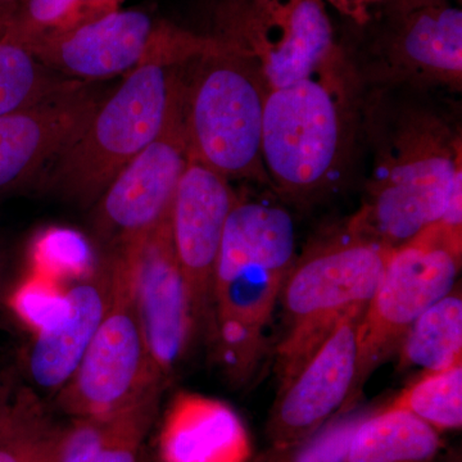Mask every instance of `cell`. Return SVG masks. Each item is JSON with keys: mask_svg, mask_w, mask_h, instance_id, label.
<instances>
[{"mask_svg": "<svg viewBox=\"0 0 462 462\" xmlns=\"http://www.w3.org/2000/svg\"><path fill=\"white\" fill-rule=\"evenodd\" d=\"M188 162L181 100L162 133L117 173L97 200L99 230L118 245L170 220Z\"/></svg>", "mask_w": 462, "mask_h": 462, "instance_id": "4fadbf2b", "label": "cell"}, {"mask_svg": "<svg viewBox=\"0 0 462 462\" xmlns=\"http://www.w3.org/2000/svg\"><path fill=\"white\" fill-rule=\"evenodd\" d=\"M32 272L62 284L85 281L97 270L91 263L89 248L80 236L71 231L53 230L36 243Z\"/></svg>", "mask_w": 462, "mask_h": 462, "instance_id": "83f0119b", "label": "cell"}, {"mask_svg": "<svg viewBox=\"0 0 462 462\" xmlns=\"http://www.w3.org/2000/svg\"><path fill=\"white\" fill-rule=\"evenodd\" d=\"M81 81L48 69L23 42L0 26V116L29 107Z\"/></svg>", "mask_w": 462, "mask_h": 462, "instance_id": "7402d4cb", "label": "cell"}, {"mask_svg": "<svg viewBox=\"0 0 462 462\" xmlns=\"http://www.w3.org/2000/svg\"><path fill=\"white\" fill-rule=\"evenodd\" d=\"M369 410H354L334 416L303 439L273 446L257 462H345L349 442Z\"/></svg>", "mask_w": 462, "mask_h": 462, "instance_id": "484cf974", "label": "cell"}, {"mask_svg": "<svg viewBox=\"0 0 462 462\" xmlns=\"http://www.w3.org/2000/svg\"><path fill=\"white\" fill-rule=\"evenodd\" d=\"M400 369L439 372L462 364V296L455 287L422 312L403 337Z\"/></svg>", "mask_w": 462, "mask_h": 462, "instance_id": "44dd1931", "label": "cell"}, {"mask_svg": "<svg viewBox=\"0 0 462 462\" xmlns=\"http://www.w3.org/2000/svg\"><path fill=\"white\" fill-rule=\"evenodd\" d=\"M116 252L129 270L149 355L166 380L184 358L194 329L189 293L173 251L171 223L167 220L118 245Z\"/></svg>", "mask_w": 462, "mask_h": 462, "instance_id": "7c38bea8", "label": "cell"}, {"mask_svg": "<svg viewBox=\"0 0 462 462\" xmlns=\"http://www.w3.org/2000/svg\"><path fill=\"white\" fill-rule=\"evenodd\" d=\"M107 312L83 360L57 393V404L76 418L107 415L160 397L163 376L152 361L134 305L132 281L123 258L109 261Z\"/></svg>", "mask_w": 462, "mask_h": 462, "instance_id": "9c48e42d", "label": "cell"}, {"mask_svg": "<svg viewBox=\"0 0 462 462\" xmlns=\"http://www.w3.org/2000/svg\"><path fill=\"white\" fill-rule=\"evenodd\" d=\"M461 234L436 224L391 249L384 272L358 325L357 385L400 346L416 319L456 287Z\"/></svg>", "mask_w": 462, "mask_h": 462, "instance_id": "30bf717a", "label": "cell"}, {"mask_svg": "<svg viewBox=\"0 0 462 462\" xmlns=\"http://www.w3.org/2000/svg\"><path fill=\"white\" fill-rule=\"evenodd\" d=\"M389 252L346 229L297 258L281 296L287 322L278 351L281 384L300 369L346 314L367 306Z\"/></svg>", "mask_w": 462, "mask_h": 462, "instance_id": "8992f818", "label": "cell"}, {"mask_svg": "<svg viewBox=\"0 0 462 462\" xmlns=\"http://www.w3.org/2000/svg\"><path fill=\"white\" fill-rule=\"evenodd\" d=\"M27 0H0V26H5L16 16Z\"/></svg>", "mask_w": 462, "mask_h": 462, "instance_id": "f546056e", "label": "cell"}, {"mask_svg": "<svg viewBox=\"0 0 462 462\" xmlns=\"http://www.w3.org/2000/svg\"><path fill=\"white\" fill-rule=\"evenodd\" d=\"M433 462H460V461H458L457 457H448V458H445V460H439V461H437V458H436V460H434Z\"/></svg>", "mask_w": 462, "mask_h": 462, "instance_id": "1f68e13d", "label": "cell"}, {"mask_svg": "<svg viewBox=\"0 0 462 462\" xmlns=\"http://www.w3.org/2000/svg\"><path fill=\"white\" fill-rule=\"evenodd\" d=\"M188 66L182 123L189 157L229 181H269L263 125L270 89L256 63L224 41Z\"/></svg>", "mask_w": 462, "mask_h": 462, "instance_id": "277c9868", "label": "cell"}, {"mask_svg": "<svg viewBox=\"0 0 462 462\" xmlns=\"http://www.w3.org/2000/svg\"><path fill=\"white\" fill-rule=\"evenodd\" d=\"M187 63L153 60L130 71L45 171L51 187L83 205L97 202L117 173L165 129L184 96Z\"/></svg>", "mask_w": 462, "mask_h": 462, "instance_id": "3957f363", "label": "cell"}, {"mask_svg": "<svg viewBox=\"0 0 462 462\" xmlns=\"http://www.w3.org/2000/svg\"><path fill=\"white\" fill-rule=\"evenodd\" d=\"M221 33L251 58L270 90L346 62L324 0H226Z\"/></svg>", "mask_w": 462, "mask_h": 462, "instance_id": "8fae6325", "label": "cell"}, {"mask_svg": "<svg viewBox=\"0 0 462 462\" xmlns=\"http://www.w3.org/2000/svg\"><path fill=\"white\" fill-rule=\"evenodd\" d=\"M165 462H248L251 442L238 413L215 398H173L161 438Z\"/></svg>", "mask_w": 462, "mask_h": 462, "instance_id": "ac0fdd59", "label": "cell"}, {"mask_svg": "<svg viewBox=\"0 0 462 462\" xmlns=\"http://www.w3.org/2000/svg\"><path fill=\"white\" fill-rule=\"evenodd\" d=\"M346 66V60L267 94L263 162L269 182L281 193L314 194L339 172L351 133Z\"/></svg>", "mask_w": 462, "mask_h": 462, "instance_id": "5b68a950", "label": "cell"}, {"mask_svg": "<svg viewBox=\"0 0 462 462\" xmlns=\"http://www.w3.org/2000/svg\"><path fill=\"white\" fill-rule=\"evenodd\" d=\"M221 45L217 36L197 35L149 12L120 8L26 47L57 74L91 83L153 60L182 65Z\"/></svg>", "mask_w": 462, "mask_h": 462, "instance_id": "ba28073f", "label": "cell"}, {"mask_svg": "<svg viewBox=\"0 0 462 462\" xmlns=\"http://www.w3.org/2000/svg\"><path fill=\"white\" fill-rule=\"evenodd\" d=\"M373 167L360 209L346 229L394 249L439 223L462 175L461 134L424 106L372 97L366 109Z\"/></svg>", "mask_w": 462, "mask_h": 462, "instance_id": "6da1fadb", "label": "cell"}, {"mask_svg": "<svg viewBox=\"0 0 462 462\" xmlns=\"http://www.w3.org/2000/svg\"><path fill=\"white\" fill-rule=\"evenodd\" d=\"M158 397L107 415L76 418L60 430L57 462H141Z\"/></svg>", "mask_w": 462, "mask_h": 462, "instance_id": "d6986e66", "label": "cell"}, {"mask_svg": "<svg viewBox=\"0 0 462 462\" xmlns=\"http://www.w3.org/2000/svg\"><path fill=\"white\" fill-rule=\"evenodd\" d=\"M111 289L107 263L67 291L69 307L65 318L33 336L27 354V374L36 388L57 394L71 379L107 312Z\"/></svg>", "mask_w": 462, "mask_h": 462, "instance_id": "e0dca14e", "label": "cell"}, {"mask_svg": "<svg viewBox=\"0 0 462 462\" xmlns=\"http://www.w3.org/2000/svg\"><path fill=\"white\" fill-rule=\"evenodd\" d=\"M439 433L404 410L385 406L356 430L345 462H433Z\"/></svg>", "mask_w": 462, "mask_h": 462, "instance_id": "ffe728a7", "label": "cell"}, {"mask_svg": "<svg viewBox=\"0 0 462 462\" xmlns=\"http://www.w3.org/2000/svg\"><path fill=\"white\" fill-rule=\"evenodd\" d=\"M58 434L26 394L0 403V462H57Z\"/></svg>", "mask_w": 462, "mask_h": 462, "instance_id": "603a6c76", "label": "cell"}, {"mask_svg": "<svg viewBox=\"0 0 462 462\" xmlns=\"http://www.w3.org/2000/svg\"><path fill=\"white\" fill-rule=\"evenodd\" d=\"M296 229L287 209L236 200L225 225L212 289L211 333L230 378L254 372L282 287L296 263Z\"/></svg>", "mask_w": 462, "mask_h": 462, "instance_id": "7a4b0ae2", "label": "cell"}, {"mask_svg": "<svg viewBox=\"0 0 462 462\" xmlns=\"http://www.w3.org/2000/svg\"><path fill=\"white\" fill-rule=\"evenodd\" d=\"M387 406L412 413L438 433L461 430L462 364L422 373Z\"/></svg>", "mask_w": 462, "mask_h": 462, "instance_id": "cb8c5ba5", "label": "cell"}, {"mask_svg": "<svg viewBox=\"0 0 462 462\" xmlns=\"http://www.w3.org/2000/svg\"><path fill=\"white\" fill-rule=\"evenodd\" d=\"M324 2L328 7L336 9L355 25H361L369 17L374 7L382 0H324Z\"/></svg>", "mask_w": 462, "mask_h": 462, "instance_id": "f1b7e54d", "label": "cell"}, {"mask_svg": "<svg viewBox=\"0 0 462 462\" xmlns=\"http://www.w3.org/2000/svg\"><path fill=\"white\" fill-rule=\"evenodd\" d=\"M357 74L389 88L462 84V14L452 0H382L361 25Z\"/></svg>", "mask_w": 462, "mask_h": 462, "instance_id": "52a82bcc", "label": "cell"}, {"mask_svg": "<svg viewBox=\"0 0 462 462\" xmlns=\"http://www.w3.org/2000/svg\"><path fill=\"white\" fill-rule=\"evenodd\" d=\"M364 310L346 314L300 369L281 384L267 425L273 446L303 439L337 416L346 401H352Z\"/></svg>", "mask_w": 462, "mask_h": 462, "instance_id": "5bb4252c", "label": "cell"}, {"mask_svg": "<svg viewBox=\"0 0 462 462\" xmlns=\"http://www.w3.org/2000/svg\"><path fill=\"white\" fill-rule=\"evenodd\" d=\"M238 197L230 181L189 157L173 199L171 236L194 327L212 321V289L225 225Z\"/></svg>", "mask_w": 462, "mask_h": 462, "instance_id": "9a60e30c", "label": "cell"}, {"mask_svg": "<svg viewBox=\"0 0 462 462\" xmlns=\"http://www.w3.org/2000/svg\"><path fill=\"white\" fill-rule=\"evenodd\" d=\"M2 401H3V397L0 396V403H2Z\"/></svg>", "mask_w": 462, "mask_h": 462, "instance_id": "d6a6232c", "label": "cell"}, {"mask_svg": "<svg viewBox=\"0 0 462 462\" xmlns=\"http://www.w3.org/2000/svg\"><path fill=\"white\" fill-rule=\"evenodd\" d=\"M5 256H3L2 251H0V302L5 298Z\"/></svg>", "mask_w": 462, "mask_h": 462, "instance_id": "4dcf8cb0", "label": "cell"}, {"mask_svg": "<svg viewBox=\"0 0 462 462\" xmlns=\"http://www.w3.org/2000/svg\"><path fill=\"white\" fill-rule=\"evenodd\" d=\"M69 289L33 273L9 293L7 305L33 336L51 329L69 311Z\"/></svg>", "mask_w": 462, "mask_h": 462, "instance_id": "4316f807", "label": "cell"}, {"mask_svg": "<svg viewBox=\"0 0 462 462\" xmlns=\"http://www.w3.org/2000/svg\"><path fill=\"white\" fill-rule=\"evenodd\" d=\"M102 102L89 83L0 116V196L47 171Z\"/></svg>", "mask_w": 462, "mask_h": 462, "instance_id": "2e32d148", "label": "cell"}, {"mask_svg": "<svg viewBox=\"0 0 462 462\" xmlns=\"http://www.w3.org/2000/svg\"><path fill=\"white\" fill-rule=\"evenodd\" d=\"M123 0H27L7 32L23 44L69 32L120 9Z\"/></svg>", "mask_w": 462, "mask_h": 462, "instance_id": "d4e9b609", "label": "cell"}]
</instances>
